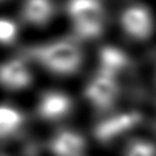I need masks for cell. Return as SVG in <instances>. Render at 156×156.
<instances>
[{"label":"cell","instance_id":"obj_1","mask_svg":"<svg viewBox=\"0 0 156 156\" xmlns=\"http://www.w3.org/2000/svg\"><path fill=\"white\" fill-rule=\"evenodd\" d=\"M27 56L41 68L60 77L76 74L84 63L80 41L72 38H56L28 48Z\"/></svg>","mask_w":156,"mask_h":156},{"label":"cell","instance_id":"obj_2","mask_svg":"<svg viewBox=\"0 0 156 156\" xmlns=\"http://www.w3.org/2000/svg\"><path fill=\"white\" fill-rule=\"evenodd\" d=\"M106 10L104 0H67L65 12L73 38L78 41L99 39L106 29Z\"/></svg>","mask_w":156,"mask_h":156},{"label":"cell","instance_id":"obj_3","mask_svg":"<svg viewBox=\"0 0 156 156\" xmlns=\"http://www.w3.org/2000/svg\"><path fill=\"white\" fill-rule=\"evenodd\" d=\"M117 26L123 37L133 43L141 44L154 37L156 32V17L147 4L130 1L119 10Z\"/></svg>","mask_w":156,"mask_h":156},{"label":"cell","instance_id":"obj_4","mask_svg":"<svg viewBox=\"0 0 156 156\" xmlns=\"http://www.w3.org/2000/svg\"><path fill=\"white\" fill-rule=\"evenodd\" d=\"M83 95L93 108L108 111L121 96V77L98 68L87 80Z\"/></svg>","mask_w":156,"mask_h":156},{"label":"cell","instance_id":"obj_5","mask_svg":"<svg viewBox=\"0 0 156 156\" xmlns=\"http://www.w3.org/2000/svg\"><path fill=\"white\" fill-rule=\"evenodd\" d=\"M32 80V69L24 58L13 57L0 63V88L18 91L26 89Z\"/></svg>","mask_w":156,"mask_h":156},{"label":"cell","instance_id":"obj_6","mask_svg":"<svg viewBox=\"0 0 156 156\" xmlns=\"http://www.w3.org/2000/svg\"><path fill=\"white\" fill-rule=\"evenodd\" d=\"M73 108L71 96L62 90H48L39 96L37 112L45 121H58L65 118Z\"/></svg>","mask_w":156,"mask_h":156},{"label":"cell","instance_id":"obj_7","mask_svg":"<svg viewBox=\"0 0 156 156\" xmlns=\"http://www.w3.org/2000/svg\"><path fill=\"white\" fill-rule=\"evenodd\" d=\"M49 146L54 156H84L87 141L76 130L61 129L54 134Z\"/></svg>","mask_w":156,"mask_h":156},{"label":"cell","instance_id":"obj_8","mask_svg":"<svg viewBox=\"0 0 156 156\" xmlns=\"http://www.w3.org/2000/svg\"><path fill=\"white\" fill-rule=\"evenodd\" d=\"M54 0H24L21 6L22 21L32 27H44L55 16Z\"/></svg>","mask_w":156,"mask_h":156},{"label":"cell","instance_id":"obj_9","mask_svg":"<svg viewBox=\"0 0 156 156\" xmlns=\"http://www.w3.org/2000/svg\"><path fill=\"white\" fill-rule=\"evenodd\" d=\"M139 121L136 113H119L111 116L99 123L95 129V134L100 140H112L124 132L129 130Z\"/></svg>","mask_w":156,"mask_h":156},{"label":"cell","instance_id":"obj_10","mask_svg":"<svg viewBox=\"0 0 156 156\" xmlns=\"http://www.w3.org/2000/svg\"><path fill=\"white\" fill-rule=\"evenodd\" d=\"M99 66L104 71H107L112 74L121 77V74L127 69L128 66V56L127 54L116 46H104L98 54Z\"/></svg>","mask_w":156,"mask_h":156},{"label":"cell","instance_id":"obj_11","mask_svg":"<svg viewBox=\"0 0 156 156\" xmlns=\"http://www.w3.org/2000/svg\"><path fill=\"white\" fill-rule=\"evenodd\" d=\"M22 112L12 105L0 104V139L10 138L23 124Z\"/></svg>","mask_w":156,"mask_h":156},{"label":"cell","instance_id":"obj_12","mask_svg":"<svg viewBox=\"0 0 156 156\" xmlns=\"http://www.w3.org/2000/svg\"><path fill=\"white\" fill-rule=\"evenodd\" d=\"M20 33V27L17 22L10 17H0V44L9 45L12 44Z\"/></svg>","mask_w":156,"mask_h":156},{"label":"cell","instance_id":"obj_13","mask_svg":"<svg viewBox=\"0 0 156 156\" xmlns=\"http://www.w3.org/2000/svg\"><path fill=\"white\" fill-rule=\"evenodd\" d=\"M126 156H156V145L145 139H134L126 147Z\"/></svg>","mask_w":156,"mask_h":156},{"label":"cell","instance_id":"obj_14","mask_svg":"<svg viewBox=\"0 0 156 156\" xmlns=\"http://www.w3.org/2000/svg\"><path fill=\"white\" fill-rule=\"evenodd\" d=\"M155 82H156V72H155Z\"/></svg>","mask_w":156,"mask_h":156},{"label":"cell","instance_id":"obj_15","mask_svg":"<svg viewBox=\"0 0 156 156\" xmlns=\"http://www.w3.org/2000/svg\"><path fill=\"white\" fill-rule=\"evenodd\" d=\"M1 1H5V0H0V2H1Z\"/></svg>","mask_w":156,"mask_h":156}]
</instances>
